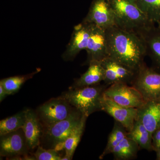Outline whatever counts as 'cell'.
<instances>
[{"mask_svg":"<svg viewBox=\"0 0 160 160\" xmlns=\"http://www.w3.org/2000/svg\"><path fill=\"white\" fill-rule=\"evenodd\" d=\"M106 37L108 57L137 71L146 64V46L137 33L115 26L106 29Z\"/></svg>","mask_w":160,"mask_h":160,"instance_id":"obj_1","label":"cell"},{"mask_svg":"<svg viewBox=\"0 0 160 160\" xmlns=\"http://www.w3.org/2000/svg\"><path fill=\"white\" fill-rule=\"evenodd\" d=\"M114 13L115 26L138 33L154 25L138 6L136 0H109Z\"/></svg>","mask_w":160,"mask_h":160,"instance_id":"obj_2","label":"cell"},{"mask_svg":"<svg viewBox=\"0 0 160 160\" xmlns=\"http://www.w3.org/2000/svg\"><path fill=\"white\" fill-rule=\"evenodd\" d=\"M107 87L106 84H100L70 89L61 97L88 118L95 112L101 110V99Z\"/></svg>","mask_w":160,"mask_h":160,"instance_id":"obj_3","label":"cell"},{"mask_svg":"<svg viewBox=\"0 0 160 160\" xmlns=\"http://www.w3.org/2000/svg\"><path fill=\"white\" fill-rule=\"evenodd\" d=\"M83 115L74 108L66 119L46 127L44 140L49 149H55L58 151L64 149V142L79 124Z\"/></svg>","mask_w":160,"mask_h":160,"instance_id":"obj_4","label":"cell"},{"mask_svg":"<svg viewBox=\"0 0 160 160\" xmlns=\"http://www.w3.org/2000/svg\"><path fill=\"white\" fill-rule=\"evenodd\" d=\"M132 86L139 92L145 102L160 99V73L146 64L138 71Z\"/></svg>","mask_w":160,"mask_h":160,"instance_id":"obj_5","label":"cell"},{"mask_svg":"<svg viewBox=\"0 0 160 160\" xmlns=\"http://www.w3.org/2000/svg\"><path fill=\"white\" fill-rule=\"evenodd\" d=\"M103 95L118 105L137 109L146 102L137 89L125 83L110 85L105 89Z\"/></svg>","mask_w":160,"mask_h":160,"instance_id":"obj_6","label":"cell"},{"mask_svg":"<svg viewBox=\"0 0 160 160\" xmlns=\"http://www.w3.org/2000/svg\"><path fill=\"white\" fill-rule=\"evenodd\" d=\"M104 72L103 82L108 86L116 83H123L132 86L137 71L107 57L101 62Z\"/></svg>","mask_w":160,"mask_h":160,"instance_id":"obj_7","label":"cell"},{"mask_svg":"<svg viewBox=\"0 0 160 160\" xmlns=\"http://www.w3.org/2000/svg\"><path fill=\"white\" fill-rule=\"evenodd\" d=\"M68 101L60 97L52 99L38 109V115L46 127L65 119L74 109Z\"/></svg>","mask_w":160,"mask_h":160,"instance_id":"obj_8","label":"cell"},{"mask_svg":"<svg viewBox=\"0 0 160 160\" xmlns=\"http://www.w3.org/2000/svg\"><path fill=\"white\" fill-rule=\"evenodd\" d=\"M82 22L105 29L115 26L114 13L109 0H93Z\"/></svg>","mask_w":160,"mask_h":160,"instance_id":"obj_9","label":"cell"},{"mask_svg":"<svg viewBox=\"0 0 160 160\" xmlns=\"http://www.w3.org/2000/svg\"><path fill=\"white\" fill-rule=\"evenodd\" d=\"M0 136L1 156L16 157L24 155L30 149L22 129Z\"/></svg>","mask_w":160,"mask_h":160,"instance_id":"obj_10","label":"cell"},{"mask_svg":"<svg viewBox=\"0 0 160 160\" xmlns=\"http://www.w3.org/2000/svg\"><path fill=\"white\" fill-rule=\"evenodd\" d=\"M101 110L122 124L128 132L131 131L137 119L138 109L118 105L104 95L101 99Z\"/></svg>","mask_w":160,"mask_h":160,"instance_id":"obj_11","label":"cell"},{"mask_svg":"<svg viewBox=\"0 0 160 160\" xmlns=\"http://www.w3.org/2000/svg\"><path fill=\"white\" fill-rule=\"evenodd\" d=\"M88 65L94 62H101L108 57L106 29L92 24L91 32L86 49Z\"/></svg>","mask_w":160,"mask_h":160,"instance_id":"obj_12","label":"cell"},{"mask_svg":"<svg viewBox=\"0 0 160 160\" xmlns=\"http://www.w3.org/2000/svg\"><path fill=\"white\" fill-rule=\"evenodd\" d=\"M91 28L92 24L83 22L75 26L70 42L62 55L64 61H72L82 50H86Z\"/></svg>","mask_w":160,"mask_h":160,"instance_id":"obj_13","label":"cell"},{"mask_svg":"<svg viewBox=\"0 0 160 160\" xmlns=\"http://www.w3.org/2000/svg\"><path fill=\"white\" fill-rule=\"evenodd\" d=\"M146 46L151 68L160 73V25H153L138 32Z\"/></svg>","mask_w":160,"mask_h":160,"instance_id":"obj_14","label":"cell"},{"mask_svg":"<svg viewBox=\"0 0 160 160\" xmlns=\"http://www.w3.org/2000/svg\"><path fill=\"white\" fill-rule=\"evenodd\" d=\"M137 119L152 134L160 128V99L147 101L138 108Z\"/></svg>","mask_w":160,"mask_h":160,"instance_id":"obj_15","label":"cell"},{"mask_svg":"<svg viewBox=\"0 0 160 160\" xmlns=\"http://www.w3.org/2000/svg\"><path fill=\"white\" fill-rule=\"evenodd\" d=\"M22 129L29 149L38 146L42 133V124L38 114L32 110L27 109L26 122Z\"/></svg>","mask_w":160,"mask_h":160,"instance_id":"obj_16","label":"cell"},{"mask_svg":"<svg viewBox=\"0 0 160 160\" xmlns=\"http://www.w3.org/2000/svg\"><path fill=\"white\" fill-rule=\"evenodd\" d=\"M89 66L87 71L75 81L70 89L96 86L104 81V69L101 62H92Z\"/></svg>","mask_w":160,"mask_h":160,"instance_id":"obj_17","label":"cell"},{"mask_svg":"<svg viewBox=\"0 0 160 160\" xmlns=\"http://www.w3.org/2000/svg\"><path fill=\"white\" fill-rule=\"evenodd\" d=\"M127 137L137 143L140 149H146L149 151H153L152 134L138 120L136 121L131 131L127 133Z\"/></svg>","mask_w":160,"mask_h":160,"instance_id":"obj_18","label":"cell"},{"mask_svg":"<svg viewBox=\"0 0 160 160\" xmlns=\"http://www.w3.org/2000/svg\"><path fill=\"white\" fill-rule=\"evenodd\" d=\"M140 149L137 143L126 137L113 148L111 153L115 160H131L137 157L138 152Z\"/></svg>","mask_w":160,"mask_h":160,"instance_id":"obj_19","label":"cell"},{"mask_svg":"<svg viewBox=\"0 0 160 160\" xmlns=\"http://www.w3.org/2000/svg\"><path fill=\"white\" fill-rule=\"evenodd\" d=\"M87 117L83 115L82 120L64 142V149L66 151V155L70 160L72 159L75 149L80 142L82 135Z\"/></svg>","mask_w":160,"mask_h":160,"instance_id":"obj_20","label":"cell"},{"mask_svg":"<svg viewBox=\"0 0 160 160\" xmlns=\"http://www.w3.org/2000/svg\"><path fill=\"white\" fill-rule=\"evenodd\" d=\"M127 133L128 131L126 128L115 121L112 130L109 135L106 148L100 156V159H102L107 155L111 153L113 148L127 137Z\"/></svg>","mask_w":160,"mask_h":160,"instance_id":"obj_21","label":"cell"},{"mask_svg":"<svg viewBox=\"0 0 160 160\" xmlns=\"http://www.w3.org/2000/svg\"><path fill=\"white\" fill-rule=\"evenodd\" d=\"M26 111L27 109L1 120L0 122V136L22 129L26 122Z\"/></svg>","mask_w":160,"mask_h":160,"instance_id":"obj_22","label":"cell"},{"mask_svg":"<svg viewBox=\"0 0 160 160\" xmlns=\"http://www.w3.org/2000/svg\"><path fill=\"white\" fill-rule=\"evenodd\" d=\"M140 9L149 21L156 25H160V0H136Z\"/></svg>","mask_w":160,"mask_h":160,"instance_id":"obj_23","label":"cell"},{"mask_svg":"<svg viewBox=\"0 0 160 160\" xmlns=\"http://www.w3.org/2000/svg\"><path fill=\"white\" fill-rule=\"evenodd\" d=\"M40 71V69H38L36 71L25 75L12 77L3 79L0 81V84L3 86L8 95L13 94L19 90L27 80L33 77L35 74Z\"/></svg>","mask_w":160,"mask_h":160,"instance_id":"obj_24","label":"cell"},{"mask_svg":"<svg viewBox=\"0 0 160 160\" xmlns=\"http://www.w3.org/2000/svg\"><path fill=\"white\" fill-rule=\"evenodd\" d=\"M34 158L37 160H61L58 151L54 149H44L38 146L37 151L34 153Z\"/></svg>","mask_w":160,"mask_h":160,"instance_id":"obj_25","label":"cell"},{"mask_svg":"<svg viewBox=\"0 0 160 160\" xmlns=\"http://www.w3.org/2000/svg\"><path fill=\"white\" fill-rule=\"evenodd\" d=\"M152 145L153 151L160 149V128L152 133Z\"/></svg>","mask_w":160,"mask_h":160,"instance_id":"obj_26","label":"cell"},{"mask_svg":"<svg viewBox=\"0 0 160 160\" xmlns=\"http://www.w3.org/2000/svg\"><path fill=\"white\" fill-rule=\"evenodd\" d=\"M8 95L5 89L3 88V86L0 84V102H2L3 100Z\"/></svg>","mask_w":160,"mask_h":160,"instance_id":"obj_27","label":"cell"},{"mask_svg":"<svg viewBox=\"0 0 160 160\" xmlns=\"http://www.w3.org/2000/svg\"><path fill=\"white\" fill-rule=\"evenodd\" d=\"M156 152L157 155V160H160V149L156 150Z\"/></svg>","mask_w":160,"mask_h":160,"instance_id":"obj_28","label":"cell"}]
</instances>
